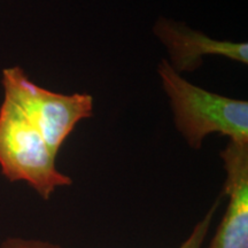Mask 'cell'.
Instances as JSON below:
<instances>
[{
	"label": "cell",
	"mask_w": 248,
	"mask_h": 248,
	"mask_svg": "<svg viewBox=\"0 0 248 248\" xmlns=\"http://www.w3.org/2000/svg\"><path fill=\"white\" fill-rule=\"evenodd\" d=\"M218 201L217 200L214 206L208 210V213L204 215L201 221L195 224L193 230L186 238L179 248H202L204 240H206L207 234H208L210 224H212L214 214L218 207ZM1 248H61L57 245L46 243V241L33 240V239H22V238H9L5 240Z\"/></svg>",
	"instance_id": "cell-6"
},
{
	"label": "cell",
	"mask_w": 248,
	"mask_h": 248,
	"mask_svg": "<svg viewBox=\"0 0 248 248\" xmlns=\"http://www.w3.org/2000/svg\"><path fill=\"white\" fill-rule=\"evenodd\" d=\"M221 157L229 201L209 248H248V142L230 140Z\"/></svg>",
	"instance_id": "cell-4"
},
{
	"label": "cell",
	"mask_w": 248,
	"mask_h": 248,
	"mask_svg": "<svg viewBox=\"0 0 248 248\" xmlns=\"http://www.w3.org/2000/svg\"><path fill=\"white\" fill-rule=\"evenodd\" d=\"M0 168L9 182H26L44 200L73 183L57 169L55 156L38 129L6 98L0 108Z\"/></svg>",
	"instance_id": "cell-2"
},
{
	"label": "cell",
	"mask_w": 248,
	"mask_h": 248,
	"mask_svg": "<svg viewBox=\"0 0 248 248\" xmlns=\"http://www.w3.org/2000/svg\"><path fill=\"white\" fill-rule=\"evenodd\" d=\"M2 85L5 98L14 102L38 129L55 157L76 124L93 114L90 94L48 91L31 82L18 67L4 69Z\"/></svg>",
	"instance_id": "cell-3"
},
{
	"label": "cell",
	"mask_w": 248,
	"mask_h": 248,
	"mask_svg": "<svg viewBox=\"0 0 248 248\" xmlns=\"http://www.w3.org/2000/svg\"><path fill=\"white\" fill-rule=\"evenodd\" d=\"M154 33L168 49L169 64L176 73L194 71L202 64L206 55H219L233 61L248 63L247 43H233L210 38L183 23L161 17Z\"/></svg>",
	"instance_id": "cell-5"
},
{
	"label": "cell",
	"mask_w": 248,
	"mask_h": 248,
	"mask_svg": "<svg viewBox=\"0 0 248 248\" xmlns=\"http://www.w3.org/2000/svg\"><path fill=\"white\" fill-rule=\"evenodd\" d=\"M159 75L173 111L176 128L191 147H201L212 133L232 141L248 142V102L235 100L192 84L176 73L169 61L159 64Z\"/></svg>",
	"instance_id": "cell-1"
}]
</instances>
